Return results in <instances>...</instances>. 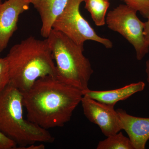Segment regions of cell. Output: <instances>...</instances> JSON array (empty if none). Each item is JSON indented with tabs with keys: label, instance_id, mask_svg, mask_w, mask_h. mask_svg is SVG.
<instances>
[{
	"label": "cell",
	"instance_id": "obj_21",
	"mask_svg": "<svg viewBox=\"0 0 149 149\" xmlns=\"http://www.w3.org/2000/svg\"><path fill=\"white\" fill-rule=\"evenodd\" d=\"M108 1H110V0H108Z\"/></svg>",
	"mask_w": 149,
	"mask_h": 149
},
{
	"label": "cell",
	"instance_id": "obj_2",
	"mask_svg": "<svg viewBox=\"0 0 149 149\" xmlns=\"http://www.w3.org/2000/svg\"><path fill=\"white\" fill-rule=\"evenodd\" d=\"M9 71V84L22 93L35 81L46 76L56 77L55 63L48 39L29 37L14 45L5 57Z\"/></svg>",
	"mask_w": 149,
	"mask_h": 149
},
{
	"label": "cell",
	"instance_id": "obj_9",
	"mask_svg": "<svg viewBox=\"0 0 149 149\" xmlns=\"http://www.w3.org/2000/svg\"><path fill=\"white\" fill-rule=\"evenodd\" d=\"M122 130L127 133L134 149H145L149 139V118L137 117L116 110Z\"/></svg>",
	"mask_w": 149,
	"mask_h": 149
},
{
	"label": "cell",
	"instance_id": "obj_8",
	"mask_svg": "<svg viewBox=\"0 0 149 149\" xmlns=\"http://www.w3.org/2000/svg\"><path fill=\"white\" fill-rule=\"evenodd\" d=\"M30 0H7L0 6V53L7 47L17 29L19 17L28 10Z\"/></svg>",
	"mask_w": 149,
	"mask_h": 149
},
{
	"label": "cell",
	"instance_id": "obj_14",
	"mask_svg": "<svg viewBox=\"0 0 149 149\" xmlns=\"http://www.w3.org/2000/svg\"><path fill=\"white\" fill-rule=\"evenodd\" d=\"M145 18L149 16V0H121Z\"/></svg>",
	"mask_w": 149,
	"mask_h": 149
},
{
	"label": "cell",
	"instance_id": "obj_16",
	"mask_svg": "<svg viewBox=\"0 0 149 149\" xmlns=\"http://www.w3.org/2000/svg\"><path fill=\"white\" fill-rule=\"evenodd\" d=\"M17 145L14 141L0 131V149H16Z\"/></svg>",
	"mask_w": 149,
	"mask_h": 149
},
{
	"label": "cell",
	"instance_id": "obj_11",
	"mask_svg": "<svg viewBox=\"0 0 149 149\" xmlns=\"http://www.w3.org/2000/svg\"><path fill=\"white\" fill-rule=\"evenodd\" d=\"M68 0H30L38 12L41 20V35L48 38L56 19L64 10Z\"/></svg>",
	"mask_w": 149,
	"mask_h": 149
},
{
	"label": "cell",
	"instance_id": "obj_7",
	"mask_svg": "<svg viewBox=\"0 0 149 149\" xmlns=\"http://www.w3.org/2000/svg\"><path fill=\"white\" fill-rule=\"evenodd\" d=\"M83 113L89 121L100 127L106 137L122 130L120 119L113 106L83 96L81 101Z\"/></svg>",
	"mask_w": 149,
	"mask_h": 149
},
{
	"label": "cell",
	"instance_id": "obj_10",
	"mask_svg": "<svg viewBox=\"0 0 149 149\" xmlns=\"http://www.w3.org/2000/svg\"><path fill=\"white\" fill-rule=\"evenodd\" d=\"M145 86L144 82L139 81L114 90L95 91L88 88L82 91V93L83 96L114 106L118 102L125 100L135 93L143 91Z\"/></svg>",
	"mask_w": 149,
	"mask_h": 149
},
{
	"label": "cell",
	"instance_id": "obj_18",
	"mask_svg": "<svg viewBox=\"0 0 149 149\" xmlns=\"http://www.w3.org/2000/svg\"><path fill=\"white\" fill-rule=\"evenodd\" d=\"M45 148V146L43 144L40 145H35V144H31L23 148L22 149H44Z\"/></svg>",
	"mask_w": 149,
	"mask_h": 149
},
{
	"label": "cell",
	"instance_id": "obj_13",
	"mask_svg": "<svg viewBox=\"0 0 149 149\" xmlns=\"http://www.w3.org/2000/svg\"><path fill=\"white\" fill-rule=\"evenodd\" d=\"M107 137L99 142L97 149H134L129 138L120 131Z\"/></svg>",
	"mask_w": 149,
	"mask_h": 149
},
{
	"label": "cell",
	"instance_id": "obj_3",
	"mask_svg": "<svg viewBox=\"0 0 149 149\" xmlns=\"http://www.w3.org/2000/svg\"><path fill=\"white\" fill-rule=\"evenodd\" d=\"M23 93L9 84L0 93V131L14 141L17 149L36 143H52L54 138L44 129L24 118Z\"/></svg>",
	"mask_w": 149,
	"mask_h": 149
},
{
	"label": "cell",
	"instance_id": "obj_20",
	"mask_svg": "<svg viewBox=\"0 0 149 149\" xmlns=\"http://www.w3.org/2000/svg\"><path fill=\"white\" fill-rule=\"evenodd\" d=\"M2 3L1 0H0V6H1V5L2 4Z\"/></svg>",
	"mask_w": 149,
	"mask_h": 149
},
{
	"label": "cell",
	"instance_id": "obj_1",
	"mask_svg": "<svg viewBox=\"0 0 149 149\" xmlns=\"http://www.w3.org/2000/svg\"><path fill=\"white\" fill-rule=\"evenodd\" d=\"M22 93L27 120L46 130L69 122L83 96L81 90L53 76L39 78Z\"/></svg>",
	"mask_w": 149,
	"mask_h": 149
},
{
	"label": "cell",
	"instance_id": "obj_4",
	"mask_svg": "<svg viewBox=\"0 0 149 149\" xmlns=\"http://www.w3.org/2000/svg\"><path fill=\"white\" fill-rule=\"evenodd\" d=\"M55 61L56 77L62 82L83 91L88 88L94 70L79 45L66 35L52 29L47 38Z\"/></svg>",
	"mask_w": 149,
	"mask_h": 149
},
{
	"label": "cell",
	"instance_id": "obj_15",
	"mask_svg": "<svg viewBox=\"0 0 149 149\" xmlns=\"http://www.w3.org/2000/svg\"><path fill=\"white\" fill-rule=\"evenodd\" d=\"M10 74L8 63L6 58H0V93L9 84Z\"/></svg>",
	"mask_w": 149,
	"mask_h": 149
},
{
	"label": "cell",
	"instance_id": "obj_12",
	"mask_svg": "<svg viewBox=\"0 0 149 149\" xmlns=\"http://www.w3.org/2000/svg\"><path fill=\"white\" fill-rule=\"evenodd\" d=\"M85 8L91 14L95 24L97 26L106 24L107 11L109 8L108 0H84Z\"/></svg>",
	"mask_w": 149,
	"mask_h": 149
},
{
	"label": "cell",
	"instance_id": "obj_19",
	"mask_svg": "<svg viewBox=\"0 0 149 149\" xmlns=\"http://www.w3.org/2000/svg\"><path fill=\"white\" fill-rule=\"evenodd\" d=\"M146 72L147 75V82L149 87V59L146 63Z\"/></svg>",
	"mask_w": 149,
	"mask_h": 149
},
{
	"label": "cell",
	"instance_id": "obj_6",
	"mask_svg": "<svg viewBox=\"0 0 149 149\" xmlns=\"http://www.w3.org/2000/svg\"><path fill=\"white\" fill-rule=\"evenodd\" d=\"M137 13L126 5H120L107 15L106 24L133 46L136 58L141 61L148 53L149 47L144 35V22L139 18Z\"/></svg>",
	"mask_w": 149,
	"mask_h": 149
},
{
	"label": "cell",
	"instance_id": "obj_5",
	"mask_svg": "<svg viewBox=\"0 0 149 149\" xmlns=\"http://www.w3.org/2000/svg\"><path fill=\"white\" fill-rule=\"evenodd\" d=\"M84 0H68L60 15L56 19L53 29L63 33L79 45L84 46L88 40L103 45L107 49L112 48L110 40L97 34L80 13L81 4Z\"/></svg>",
	"mask_w": 149,
	"mask_h": 149
},
{
	"label": "cell",
	"instance_id": "obj_17",
	"mask_svg": "<svg viewBox=\"0 0 149 149\" xmlns=\"http://www.w3.org/2000/svg\"><path fill=\"white\" fill-rule=\"evenodd\" d=\"M147 19V21L144 22V32L146 42L149 47V16Z\"/></svg>",
	"mask_w": 149,
	"mask_h": 149
}]
</instances>
